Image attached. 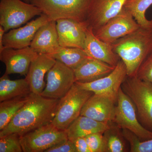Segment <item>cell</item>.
Here are the masks:
<instances>
[{"instance_id": "obj_32", "label": "cell", "mask_w": 152, "mask_h": 152, "mask_svg": "<svg viewBox=\"0 0 152 152\" xmlns=\"http://www.w3.org/2000/svg\"><path fill=\"white\" fill-rule=\"evenodd\" d=\"M77 152H91L85 137H78L72 140Z\"/></svg>"}, {"instance_id": "obj_29", "label": "cell", "mask_w": 152, "mask_h": 152, "mask_svg": "<svg viewBox=\"0 0 152 152\" xmlns=\"http://www.w3.org/2000/svg\"><path fill=\"white\" fill-rule=\"evenodd\" d=\"M91 152H106L103 133H96L85 137Z\"/></svg>"}, {"instance_id": "obj_25", "label": "cell", "mask_w": 152, "mask_h": 152, "mask_svg": "<svg viewBox=\"0 0 152 152\" xmlns=\"http://www.w3.org/2000/svg\"><path fill=\"white\" fill-rule=\"evenodd\" d=\"M152 5V0H126L124 7L134 17L141 27L152 28V19L148 20L146 12Z\"/></svg>"}, {"instance_id": "obj_20", "label": "cell", "mask_w": 152, "mask_h": 152, "mask_svg": "<svg viewBox=\"0 0 152 152\" xmlns=\"http://www.w3.org/2000/svg\"><path fill=\"white\" fill-rule=\"evenodd\" d=\"M115 67L88 57L73 70L76 82L88 83L107 75Z\"/></svg>"}, {"instance_id": "obj_4", "label": "cell", "mask_w": 152, "mask_h": 152, "mask_svg": "<svg viewBox=\"0 0 152 152\" xmlns=\"http://www.w3.org/2000/svg\"><path fill=\"white\" fill-rule=\"evenodd\" d=\"M94 94L81 88L75 83L66 94L59 100L52 124L58 129L65 131L80 115L86 102Z\"/></svg>"}, {"instance_id": "obj_8", "label": "cell", "mask_w": 152, "mask_h": 152, "mask_svg": "<svg viewBox=\"0 0 152 152\" xmlns=\"http://www.w3.org/2000/svg\"><path fill=\"white\" fill-rule=\"evenodd\" d=\"M68 140L65 131L58 129L52 123L20 136L23 152H45L52 147Z\"/></svg>"}, {"instance_id": "obj_13", "label": "cell", "mask_w": 152, "mask_h": 152, "mask_svg": "<svg viewBox=\"0 0 152 152\" xmlns=\"http://www.w3.org/2000/svg\"><path fill=\"white\" fill-rule=\"evenodd\" d=\"M51 20L42 13L35 20L28 22L24 26L11 30L3 37L4 48L22 49L30 47L36 33L41 26Z\"/></svg>"}, {"instance_id": "obj_14", "label": "cell", "mask_w": 152, "mask_h": 152, "mask_svg": "<svg viewBox=\"0 0 152 152\" xmlns=\"http://www.w3.org/2000/svg\"><path fill=\"white\" fill-rule=\"evenodd\" d=\"M38 55L30 47L19 49L4 48L0 52V60L5 65V73L26 76L31 63Z\"/></svg>"}, {"instance_id": "obj_21", "label": "cell", "mask_w": 152, "mask_h": 152, "mask_svg": "<svg viewBox=\"0 0 152 152\" xmlns=\"http://www.w3.org/2000/svg\"><path fill=\"white\" fill-rule=\"evenodd\" d=\"M109 127V124L80 115L69 126L65 132L68 139L72 140L77 138L85 137L94 133H104Z\"/></svg>"}, {"instance_id": "obj_27", "label": "cell", "mask_w": 152, "mask_h": 152, "mask_svg": "<svg viewBox=\"0 0 152 152\" xmlns=\"http://www.w3.org/2000/svg\"><path fill=\"white\" fill-rule=\"evenodd\" d=\"M125 138L129 143L131 152H152V139L141 141L130 131L122 129Z\"/></svg>"}, {"instance_id": "obj_6", "label": "cell", "mask_w": 152, "mask_h": 152, "mask_svg": "<svg viewBox=\"0 0 152 152\" xmlns=\"http://www.w3.org/2000/svg\"><path fill=\"white\" fill-rule=\"evenodd\" d=\"M117 103L112 122L122 129L130 131L141 141L152 139V132L145 129L140 122L134 104L121 88L118 94Z\"/></svg>"}, {"instance_id": "obj_7", "label": "cell", "mask_w": 152, "mask_h": 152, "mask_svg": "<svg viewBox=\"0 0 152 152\" xmlns=\"http://www.w3.org/2000/svg\"><path fill=\"white\" fill-rule=\"evenodd\" d=\"M42 12L32 4L21 0H0V26L6 32L20 27Z\"/></svg>"}, {"instance_id": "obj_11", "label": "cell", "mask_w": 152, "mask_h": 152, "mask_svg": "<svg viewBox=\"0 0 152 152\" xmlns=\"http://www.w3.org/2000/svg\"><path fill=\"white\" fill-rule=\"evenodd\" d=\"M127 76L126 68L121 60L114 70L107 75L91 82L75 83L83 89L95 94L107 95L117 100L119 91Z\"/></svg>"}, {"instance_id": "obj_2", "label": "cell", "mask_w": 152, "mask_h": 152, "mask_svg": "<svg viewBox=\"0 0 152 152\" xmlns=\"http://www.w3.org/2000/svg\"><path fill=\"white\" fill-rule=\"evenodd\" d=\"M112 45L114 51L124 63L127 76H136L142 63L152 51V28L140 26Z\"/></svg>"}, {"instance_id": "obj_34", "label": "cell", "mask_w": 152, "mask_h": 152, "mask_svg": "<svg viewBox=\"0 0 152 152\" xmlns=\"http://www.w3.org/2000/svg\"><path fill=\"white\" fill-rule=\"evenodd\" d=\"M25 1V2H26L27 3H30L31 2V0H24Z\"/></svg>"}, {"instance_id": "obj_10", "label": "cell", "mask_w": 152, "mask_h": 152, "mask_svg": "<svg viewBox=\"0 0 152 152\" xmlns=\"http://www.w3.org/2000/svg\"><path fill=\"white\" fill-rule=\"evenodd\" d=\"M46 79L45 88L41 95L56 99L65 96L76 82L73 70L57 60L47 73Z\"/></svg>"}, {"instance_id": "obj_1", "label": "cell", "mask_w": 152, "mask_h": 152, "mask_svg": "<svg viewBox=\"0 0 152 152\" xmlns=\"http://www.w3.org/2000/svg\"><path fill=\"white\" fill-rule=\"evenodd\" d=\"M59 100L31 93L23 107L8 124L0 131V137L12 133L22 136L37 128L51 124Z\"/></svg>"}, {"instance_id": "obj_3", "label": "cell", "mask_w": 152, "mask_h": 152, "mask_svg": "<svg viewBox=\"0 0 152 152\" xmlns=\"http://www.w3.org/2000/svg\"><path fill=\"white\" fill-rule=\"evenodd\" d=\"M121 88L134 104L140 122L152 132V83L127 76Z\"/></svg>"}, {"instance_id": "obj_19", "label": "cell", "mask_w": 152, "mask_h": 152, "mask_svg": "<svg viewBox=\"0 0 152 152\" xmlns=\"http://www.w3.org/2000/svg\"><path fill=\"white\" fill-rule=\"evenodd\" d=\"M30 47L38 54L51 55L56 51L60 47L56 22L50 20L41 26Z\"/></svg>"}, {"instance_id": "obj_18", "label": "cell", "mask_w": 152, "mask_h": 152, "mask_svg": "<svg viewBox=\"0 0 152 152\" xmlns=\"http://www.w3.org/2000/svg\"><path fill=\"white\" fill-rule=\"evenodd\" d=\"M56 61L50 55L45 54H38L33 60L25 78L29 85L31 92L42 94L46 85L44 81L45 76Z\"/></svg>"}, {"instance_id": "obj_28", "label": "cell", "mask_w": 152, "mask_h": 152, "mask_svg": "<svg viewBox=\"0 0 152 152\" xmlns=\"http://www.w3.org/2000/svg\"><path fill=\"white\" fill-rule=\"evenodd\" d=\"M20 136L12 133L0 137V152H23Z\"/></svg>"}, {"instance_id": "obj_16", "label": "cell", "mask_w": 152, "mask_h": 152, "mask_svg": "<svg viewBox=\"0 0 152 152\" xmlns=\"http://www.w3.org/2000/svg\"><path fill=\"white\" fill-rule=\"evenodd\" d=\"M126 0H91L87 21L93 30L106 23L121 12Z\"/></svg>"}, {"instance_id": "obj_15", "label": "cell", "mask_w": 152, "mask_h": 152, "mask_svg": "<svg viewBox=\"0 0 152 152\" xmlns=\"http://www.w3.org/2000/svg\"><path fill=\"white\" fill-rule=\"evenodd\" d=\"M117 100L107 95L94 94L86 102L81 115L109 124L113 120Z\"/></svg>"}, {"instance_id": "obj_22", "label": "cell", "mask_w": 152, "mask_h": 152, "mask_svg": "<svg viewBox=\"0 0 152 152\" xmlns=\"http://www.w3.org/2000/svg\"><path fill=\"white\" fill-rule=\"evenodd\" d=\"M31 93L29 85L26 78L12 80L5 73L0 78V102L26 96Z\"/></svg>"}, {"instance_id": "obj_26", "label": "cell", "mask_w": 152, "mask_h": 152, "mask_svg": "<svg viewBox=\"0 0 152 152\" xmlns=\"http://www.w3.org/2000/svg\"><path fill=\"white\" fill-rule=\"evenodd\" d=\"M28 95L1 102L0 131L8 124L16 114L23 107L28 100Z\"/></svg>"}, {"instance_id": "obj_17", "label": "cell", "mask_w": 152, "mask_h": 152, "mask_svg": "<svg viewBox=\"0 0 152 152\" xmlns=\"http://www.w3.org/2000/svg\"><path fill=\"white\" fill-rule=\"evenodd\" d=\"M84 50L88 56L115 67L121 60L114 51L112 44L108 43L97 37L92 28L89 26L86 32Z\"/></svg>"}, {"instance_id": "obj_9", "label": "cell", "mask_w": 152, "mask_h": 152, "mask_svg": "<svg viewBox=\"0 0 152 152\" xmlns=\"http://www.w3.org/2000/svg\"><path fill=\"white\" fill-rule=\"evenodd\" d=\"M140 26L133 16L123 8L118 15L93 32L97 37L113 44L121 38L137 30Z\"/></svg>"}, {"instance_id": "obj_31", "label": "cell", "mask_w": 152, "mask_h": 152, "mask_svg": "<svg viewBox=\"0 0 152 152\" xmlns=\"http://www.w3.org/2000/svg\"><path fill=\"white\" fill-rule=\"evenodd\" d=\"M45 152H77L73 142L68 139L47 150Z\"/></svg>"}, {"instance_id": "obj_5", "label": "cell", "mask_w": 152, "mask_h": 152, "mask_svg": "<svg viewBox=\"0 0 152 152\" xmlns=\"http://www.w3.org/2000/svg\"><path fill=\"white\" fill-rule=\"evenodd\" d=\"M91 0H31L51 20L68 19L86 20Z\"/></svg>"}, {"instance_id": "obj_23", "label": "cell", "mask_w": 152, "mask_h": 152, "mask_svg": "<svg viewBox=\"0 0 152 152\" xmlns=\"http://www.w3.org/2000/svg\"><path fill=\"white\" fill-rule=\"evenodd\" d=\"M68 67L75 69L88 57L84 49L60 47L51 55H49Z\"/></svg>"}, {"instance_id": "obj_30", "label": "cell", "mask_w": 152, "mask_h": 152, "mask_svg": "<svg viewBox=\"0 0 152 152\" xmlns=\"http://www.w3.org/2000/svg\"><path fill=\"white\" fill-rule=\"evenodd\" d=\"M136 76L140 80L152 83V51L142 63Z\"/></svg>"}, {"instance_id": "obj_24", "label": "cell", "mask_w": 152, "mask_h": 152, "mask_svg": "<svg viewBox=\"0 0 152 152\" xmlns=\"http://www.w3.org/2000/svg\"><path fill=\"white\" fill-rule=\"evenodd\" d=\"M110 127L103 133L106 152H125L128 149L122 129L114 123H109Z\"/></svg>"}, {"instance_id": "obj_12", "label": "cell", "mask_w": 152, "mask_h": 152, "mask_svg": "<svg viewBox=\"0 0 152 152\" xmlns=\"http://www.w3.org/2000/svg\"><path fill=\"white\" fill-rule=\"evenodd\" d=\"M56 22L60 47L83 49L86 32L89 26L87 20L79 22L64 19Z\"/></svg>"}, {"instance_id": "obj_33", "label": "cell", "mask_w": 152, "mask_h": 152, "mask_svg": "<svg viewBox=\"0 0 152 152\" xmlns=\"http://www.w3.org/2000/svg\"><path fill=\"white\" fill-rule=\"evenodd\" d=\"M5 32L4 27L1 26H0V52H1L4 49L3 44V37Z\"/></svg>"}]
</instances>
